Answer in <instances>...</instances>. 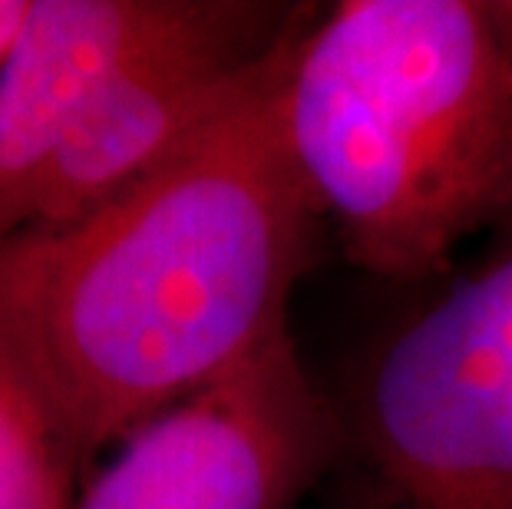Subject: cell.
<instances>
[{"mask_svg":"<svg viewBox=\"0 0 512 509\" xmlns=\"http://www.w3.org/2000/svg\"><path fill=\"white\" fill-rule=\"evenodd\" d=\"M311 10L159 169L67 225L0 238V341L83 470L288 331L324 219L285 123Z\"/></svg>","mask_w":512,"mask_h":509,"instance_id":"1","label":"cell"},{"mask_svg":"<svg viewBox=\"0 0 512 509\" xmlns=\"http://www.w3.org/2000/svg\"><path fill=\"white\" fill-rule=\"evenodd\" d=\"M285 123L344 255L377 278L443 275L512 215V37L493 0L314 7Z\"/></svg>","mask_w":512,"mask_h":509,"instance_id":"2","label":"cell"},{"mask_svg":"<svg viewBox=\"0 0 512 509\" xmlns=\"http://www.w3.org/2000/svg\"><path fill=\"white\" fill-rule=\"evenodd\" d=\"M337 410L334 509H512V255L400 324Z\"/></svg>","mask_w":512,"mask_h":509,"instance_id":"3","label":"cell"},{"mask_svg":"<svg viewBox=\"0 0 512 509\" xmlns=\"http://www.w3.org/2000/svg\"><path fill=\"white\" fill-rule=\"evenodd\" d=\"M337 457L341 410L288 328L129 433L73 509H298Z\"/></svg>","mask_w":512,"mask_h":509,"instance_id":"4","label":"cell"},{"mask_svg":"<svg viewBox=\"0 0 512 509\" xmlns=\"http://www.w3.org/2000/svg\"><path fill=\"white\" fill-rule=\"evenodd\" d=\"M301 10L228 0L212 27L119 73L37 176L17 232L67 225L159 169L248 90Z\"/></svg>","mask_w":512,"mask_h":509,"instance_id":"5","label":"cell"},{"mask_svg":"<svg viewBox=\"0 0 512 509\" xmlns=\"http://www.w3.org/2000/svg\"><path fill=\"white\" fill-rule=\"evenodd\" d=\"M228 0H30L0 67V238L83 113L136 60L212 27Z\"/></svg>","mask_w":512,"mask_h":509,"instance_id":"6","label":"cell"},{"mask_svg":"<svg viewBox=\"0 0 512 509\" xmlns=\"http://www.w3.org/2000/svg\"><path fill=\"white\" fill-rule=\"evenodd\" d=\"M80 480L53 410L0 341V509H73Z\"/></svg>","mask_w":512,"mask_h":509,"instance_id":"7","label":"cell"},{"mask_svg":"<svg viewBox=\"0 0 512 509\" xmlns=\"http://www.w3.org/2000/svg\"><path fill=\"white\" fill-rule=\"evenodd\" d=\"M30 10V0H0V67H4L10 47L24 27V17Z\"/></svg>","mask_w":512,"mask_h":509,"instance_id":"8","label":"cell"},{"mask_svg":"<svg viewBox=\"0 0 512 509\" xmlns=\"http://www.w3.org/2000/svg\"><path fill=\"white\" fill-rule=\"evenodd\" d=\"M493 10H496V17L503 20V27L509 30V37H512V0H493Z\"/></svg>","mask_w":512,"mask_h":509,"instance_id":"9","label":"cell"}]
</instances>
